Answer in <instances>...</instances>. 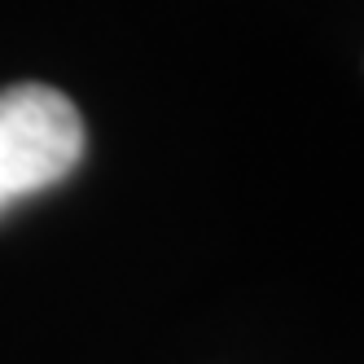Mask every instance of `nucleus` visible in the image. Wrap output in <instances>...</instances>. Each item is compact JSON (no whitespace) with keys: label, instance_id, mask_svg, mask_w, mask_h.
Here are the masks:
<instances>
[{"label":"nucleus","instance_id":"nucleus-1","mask_svg":"<svg viewBox=\"0 0 364 364\" xmlns=\"http://www.w3.org/2000/svg\"><path fill=\"white\" fill-rule=\"evenodd\" d=\"M84 119L75 101L48 84H14L0 92V215L80 167Z\"/></svg>","mask_w":364,"mask_h":364}]
</instances>
